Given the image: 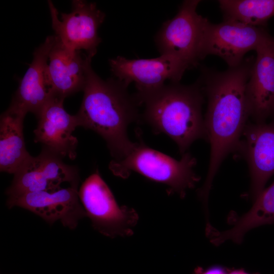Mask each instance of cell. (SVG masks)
<instances>
[{"mask_svg": "<svg viewBox=\"0 0 274 274\" xmlns=\"http://www.w3.org/2000/svg\"><path fill=\"white\" fill-rule=\"evenodd\" d=\"M254 60L244 59L239 65L223 72L206 69L199 80L208 98L204 123L207 140L211 145L207 176L198 193L204 204L221 163L238 149L248 124L250 113L246 87Z\"/></svg>", "mask_w": 274, "mask_h": 274, "instance_id": "cell-1", "label": "cell"}, {"mask_svg": "<svg viewBox=\"0 0 274 274\" xmlns=\"http://www.w3.org/2000/svg\"><path fill=\"white\" fill-rule=\"evenodd\" d=\"M92 58L86 64L83 97L76 116L79 126L100 135L114 159L120 160L134 145L127 130L130 124L139 120V105L122 82L116 78L101 79L91 67Z\"/></svg>", "mask_w": 274, "mask_h": 274, "instance_id": "cell-2", "label": "cell"}, {"mask_svg": "<svg viewBox=\"0 0 274 274\" xmlns=\"http://www.w3.org/2000/svg\"><path fill=\"white\" fill-rule=\"evenodd\" d=\"M203 93L199 80L190 85L165 84L142 100L145 106L143 118L155 132L170 138L183 155L195 141L207 140Z\"/></svg>", "mask_w": 274, "mask_h": 274, "instance_id": "cell-3", "label": "cell"}, {"mask_svg": "<svg viewBox=\"0 0 274 274\" xmlns=\"http://www.w3.org/2000/svg\"><path fill=\"white\" fill-rule=\"evenodd\" d=\"M196 163L195 158L188 152L183 154L180 160H176L140 140L124 158L112 160L109 168L114 175L123 179L132 172H136L165 184L170 191L184 197L186 190L193 188L199 180L193 169Z\"/></svg>", "mask_w": 274, "mask_h": 274, "instance_id": "cell-4", "label": "cell"}, {"mask_svg": "<svg viewBox=\"0 0 274 274\" xmlns=\"http://www.w3.org/2000/svg\"><path fill=\"white\" fill-rule=\"evenodd\" d=\"M79 197L92 227L113 238L133 234L139 216L132 208L120 206L109 186L96 170L82 183Z\"/></svg>", "mask_w": 274, "mask_h": 274, "instance_id": "cell-5", "label": "cell"}, {"mask_svg": "<svg viewBox=\"0 0 274 274\" xmlns=\"http://www.w3.org/2000/svg\"><path fill=\"white\" fill-rule=\"evenodd\" d=\"M200 1H184L176 16L163 23L155 38L160 55H169L181 60L189 68L197 66L201 52L207 18L196 9Z\"/></svg>", "mask_w": 274, "mask_h": 274, "instance_id": "cell-6", "label": "cell"}, {"mask_svg": "<svg viewBox=\"0 0 274 274\" xmlns=\"http://www.w3.org/2000/svg\"><path fill=\"white\" fill-rule=\"evenodd\" d=\"M111 71L116 78L128 86L133 82L134 94L139 105L147 96L165 85L166 80L179 83L188 66L169 55L149 59H130L118 56L109 60Z\"/></svg>", "mask_w": 274, "mask_h": 274, "instance_id": "cell-7", "label": "cell"}, {"mask_svg": "<svg viewBox=\"0 0 274 274\" xmlns=\"http://www.w3.org/2000/svg\"><path fill=\"white\" fill-rule=\"evenodd\" d=\"M55 36L67 48L84 50L94 56L101 42L98 36V27L106 15L98 9L95 3L85 1H72V11L69 13H59L51 1H48Z\"/></svg>", "mask_w": 274, "mask_h": 274, "instance_id": "cell-8", "label": "cell"}, {"mask_svg": "<svg viewBox=\"0 0 274 274\" xmlns=\"http://www.w3.org/2000/svg\"><path fill=\"white\" fill-rule=\"evenodd\" d=\"M270 37L260 27L230 20L218 24L209 21L202 40L201 59L214 55L224 60L228 67H235L243 61L247 53L256 51Z\"/></svg>", "mask_w": 274, "mask_h": 274, "instance_id": "cell-9", "label": "cell"}, {"mask_svg": "<svg viewBox=\"0 0 274 274\" xmlns=\"http://www.w3.org/2000/svg\"><path fill=\"white\" fill-rule=\"evenodd\" d=\"M78 184L53 191L29 193L8 198L9 208L19 207L33 212L50 224L59 220L70 229L75 228L79 220L87 216L82 205Z\"/></svg>", "mask_w": 274, "mask_h": 274, "instance_id": "cell-10", "label": "cell"}, {"mask_svg": "<svg viewBox=\"0 0 274 274\" xmlns=\"http://www.w3.org/2000/svg\"><path fill=\"white\" fill-rule=\"evenodd\" d=\"M64 99L53 97L37 117L35 142L59 155L74 159L78 141L73 132L79 126L76 115L68 114L63 107Z\"/></svg>", "mask_w": 274, "mask_h": 274, "instance_id": "cell-11", "label": "cell"}, {"mask_svg": "<svg viewBox=\"0 0 274 274\" xmlns=\"http://www.w3.org/2000/svg\"><path fill=\"white\" fill-rule=\"evenodd\" d=\"M246 87L250 117L264 123L274 117V38L270 37L256 50Z\"/></svg>", "mask_w": 274, "mask_h": 274, "instance_id": "cell-12", "label": "cell"}, {"mask_svg": "<svg viewBox=\"0 0 274 274\" xmlns=\"http://www.w3.org/2000/svg\"><path fill=\"white\" fill-rule=\"evenodd\" d=\"M243 135L238 149L248 163L251 195L255 199L274 174V120L247 124Z\"/></svg>", "mask_w": 274, "mask_h": 274, "instance_id": "cell-13", "label": "cell"}, {"mask_svg": "<svg viewBox=\"0 0 274 274\" xmlns=\"http://www.w3.org/2000/svg\"><path fill=\"white\" fill-rule=\"evenodd\" d=\"M90 57L93 56L67 48L55 36L46 67L48 82L53 97L64 99L83 90L86 66Z\"/></svg>", "mask_w": 274, "mask_h": 274, "instance_id": "cell-14", "label": "cell"}, {"mask_svg": "<svg viewBox=\"0 0 274 274\" xmlns=\"http://www.w3.org/2000/svg\"><path fill=\"white\" fill-rule=\"evenodd\" d=\"M55 36H49L33 53V59L21 80L11 106L37 117L53 97L49 86L46 67Z\"/></svg>", "mask_w": 274, "mask_h": 274, "instance_id": "cell-15", "label": "cell"}, {"mask_svg": "<svg viewBox=\"0 0 274 274\" xmlns=\"http://www.w3.org/2000/svg\"><path fill=\"white\" fill-rule=\"evenodd\" d=\"M27 113L11 106L0 119V169L15 174L31 156L23 135V120Z\"/></svg>", "mask_w": 274, "mask_h": 274, "instance_id": "cell-16", "label": "cell"}, {"mask_svg": "<svg viewBox=\"0 0 274 274\" xmlns=\"http://www.w3.org/2000/svg\"><path fill=\"white\" fill-rule=\"evenodd\" d=\"M255 199L251 210L239 218L232 228L214 235L211 240L213 244L219 245L228 239L240 243L250 230L274 223V182Z\"/></svg>", "mask_w": 274, "mask_h": 274, "instance_id": "cell-17", "label": "cell"}, {"mask_svg": "<svg viewBox=\"0 0 274 274\" xmlns=\"http://www.w3.org/2000/svg\"><path fill=\"white\" fill-rule=\"evenodd\" d=\"M224 20L260 27L274 16V0H220Z\"/></svg>", "mask_w": 274, "mask_h": 274, "instance_id": "cell-18", "label": "cell"}, {"mask_svg": "<svg viewBox=\"0 0 274 274\" xmlns=\"http://www.w3.org/2000/svg\"><path fill=\"white\" fill-rule=\"evenodd\" d=\"M14 175L11 185L6 191L8 198L29 193L59 189L47 179L37 156H30Z\"/></svg>", "mask_w": 274, "mask_h": 274, "instance_id": "cell-19", "label": "cell"}, {"mask_svg": "<svg viewBox=\"0 0 274 274\" xmlns=\"http://www.w3.org/2000/svg\"><path fill=\"white\" fill-rule=\"evenodd\" d=\"M194 274H227L225 270L220 266H214L203 270L201 268H197Z\"/></svg>", "mask_w": 274, "mask_h": 274, "instance_id": "cell-20", "label": "cell"}, {"mask_svg": "<svg viewBox=\"0 0 274 274\" xmlns=\"http://www.w3.org/2000/svg\"><path fill=\"white\" fill-rule=\"evenodd\" d=\"M227 274H249L243 270H235Z\"/></svg>", "mask_w": 274, "mask_h": 274, "instance_id": "cell-21", "label": "cell"}]
</instances>
